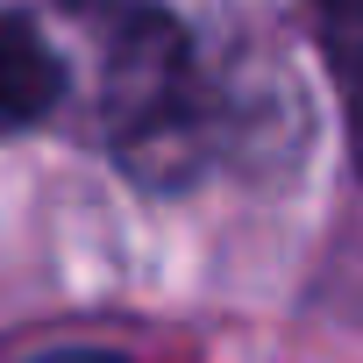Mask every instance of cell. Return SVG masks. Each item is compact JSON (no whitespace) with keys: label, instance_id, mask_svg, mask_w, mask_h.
<instances>
[{"label":"cell","instance_id":"6da1fadb","mask_svg":"<svg viewBox=\"0 0 363 363\" xmlns=\"http://www.w3.org/2000/svg\"><path fill=\"white\" fill-rule=\"evenodd\" d=\"M86 135L143 193H193L235 143V100L193 22L164 0H50Z\"/></svg>","mask_w":363,"mask_h":363},{"label":"cell","instance_id":"7a4b0ae2","mask_svg":"<svg viewBox=\"0 0 363 363\" xmlns=\"http://www.w3.org/2000/svg\"><path fill=\"white\" fill-rule=\"evenodd\" d=\"M72 93V43L29 8H0V135H36L65 121Z\"/></svg>","mask_w":363,"mask_h":363},{"label":"cell","instance_id":"3957f363","mask_svg":"<svg viewBox=\"0 0 363 363\" xmlns=\"http://www.w3.org/2000/svg\"><path fill=\"white\" fill-rule=\"evenodd\" d=\"M306 29L320 50V72L335 86L342 128H349V157L363 171V0H306Z\"/></svg>","mask_w":363,"mask_h":363},{"label":"cell","instance_id":"277c9868","mask_svg":"<svg viewBox=\"0 0 363 363\" xmlns=\"http://www.w3.org/2000/svg\"><path fill=\"white\" fill-rule=\"evenodd\" d=\"M0 363H128V356L100 342H36V349H0Z\"/></svg>","mask_w":363,"mask_h":363}]
</instances>
